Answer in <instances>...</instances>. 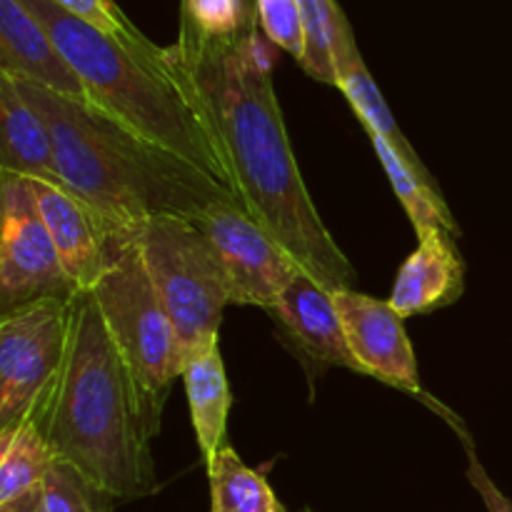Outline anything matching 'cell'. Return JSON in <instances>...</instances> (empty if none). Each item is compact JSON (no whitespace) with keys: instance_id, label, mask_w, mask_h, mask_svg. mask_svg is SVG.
Here are the masks:
<instances>
[{"instance_id":"cell-1","label":"cell","mask_w":512,"mask_h":512,"mask_svg":"<svg viewBox=\"0 0 512 512\" xmlns=\"http://www.w3.org/2000/svg\"><path fill=\"white\" fill-rule=\"evenodd\" d=\"M163 53L213 138L245 213L315 283L330 293L355 288L358 273L325 228L295 160L260 30L205 38L180 28Z\"/></svg>"},{"instance_id":"cell-2","label":"cell","mask_w":512,"mask_h":512,"mask_svg":"<svg viewBox=\"0 0 512 512\" xmlns=\"http://www.w3.org/2000/svg\"><path fill=\"white\" fill-rule=\"evenodd\" d=\"M28 418L55 458L118 503L158 493L153 438L160 433L163 410L145 398L90 290L75 293L68 353Z\"/></svg>"},{"instance_id":"cell-3","label":"cell","mask_w":512,"mask_h":512,"mask_svg":"<svg viewBox=\"0 0 512 512\" xmlns=\"http://www.w3.org/2000/svg\"><path fill=\"white\" fill-rule=\"evenodd\" d=\"M15 83L48 123L63 185L105 223L133 228L163 215L195 220L210 205L238 200L203 168L130 133L88 103L28 80Z\"/></svg>"},{"instance_id":"cell-4","label":"cell","mask_w":512,"mask_h":512,"mask_svg":"<svg viewBox=\"0 0 512 512\" xmlns=\"http://www.w3.org/2000/svg\"><path fill=\"white\" fill-rule=\"evenodd\" d=\"M45 25L70 68L83 80L88 105L130 133L170 150L228 185L223 160L198 110L153 40H120L60 8L55 0H23Z\"/></svg>"},{"instance_id":"cell-5","label":"cell","mask_w":512,"mask_h":512,"mask_svg":"<svg viewBox=\"0 0 512 512\" xmlns=\"http://www.w3.org/2000/svg\"><path fill=\"white\" fill-rule=\"evenodd\" d=\"M133 228L113 225L108 230L103 273L90 295L145 398L163 410L170 388L183 373L185 358L173 323L155 293Z\"/></svg>"},{"instance_id":"cell-6","label":"cell","mask_w":512,"mask_h":512,"mask_svg":"<svg viewBox=\"0 0 512 512\" xmlns=\"http://www.w3.org/2000/svg\"><path fill=\"white\" fill-rule=\"evenodd\" d=\"M135 240L160 303L173 323L183 358L215 343L230 303L228 278L200 225L163 215L135 225Z\"/></svg>"},{"instance_id":"cell-7","label":"cell","mask_w":512,"mask_h":512,"mask_svg":"<svg viewBox=\"0 0 512 512\" xmlns=\"http://www.w3.org/2000/svg\"><path fill=\"white\" fill-rule=\"evenodd\" d=\"M75 295L0 313V428L20 423L48 393L70 343Z\"/></svg>"},{"instance_id":"cell-8","label":"cell","mask_w":512,"mask_h":512,"mask_svg":"<svg viewBox=\"0 0 512 512\" xmlns=\"http://www.w3.org/2000/svg\"><path fill=\"white\" fill-rule=\"evenodd\" d=\"M50 295H75L30 180L0 173V313Z\"/></svg>"},{"instance_id":"cell-9","label":"cell","mask_w":512,"mask_h":512,"mask_svg":"<svg viewBox=\"0 0 512 512\" xmlns=\"http://www.w3.org/2000/svg\"><path fill=\"white\" fill-rule=\"evenodd\" d=\"M195 223L208 235L223 265L233 305H255L270 313L290 280L303 270L238 200L210 205Z\"/></svg>"},{"instance_id":"cell-10","label":"cell","mask_w":512,"mask_h":512,"mask_svg":"<svg viewBox=\"0 0 512 512\" xmlns=\"http://www.w3.org/2000/svg\"><path fill=\"white\" fill-rule=\"evenodd\" d=\"M333 300L338 305L340 320H343L345 338H348L350 350L363 368L365 378H375L423 400L428 408L443 415L453 430L463 425L458 415L450 413L443 403L425 393L418 375L413 343H410L408 330H405V320L395 313L390 300L373 298V295L360 293L355 288L335 290Z\"/></svg>"},{"instance_id":"cell-11","label":"cell","mask_w":512,"mask_h":512,"mask_svg":"<svg viewBox=\"0 0 512 512\" xmlns=\"http://www.w3.org/2000/svg\"><path fill=\"white\" fill-rule=\"evenodd\" d=\"M30 185L70 285L75 293L93 290L95 280L103 273L105 240L113 225L105 223L83 198H78L63 183L30 180Z\"/></svg>"},{"instance_id":"cell-12","label":"cell","mask_w":512,"mask_h":512,"mask_svg":"<svg viewBox=\"0 0 512 512\" xmlns=\"http://www.w3.org/2000/svg\"><path fill=\"white\" fill-rule=\"evenodd\" d=\"M0 73L88 103L83 80L23 0H0Z\"/></svg>"},{"instance_id":"cell-13","label":"cell","mask_w":512,"mask_h":512,"mask_svg":"<svg viewBox=\"0 0 512 512\" xmlns=\"http://www.w3.org/2000/svg\"><path fill=\"white\" fill-rule=\"evenodd\" d=\"M270 313L308 360L323 365V368H345L365 375L350 350L348 338H345L343 320H340L333 293L315 283L308 273L300 270L290 280L278 305Z\"/></svg>"},{"instance_id":"cell-14","label":"cell","mask_w":512,"mask_h":512,"mask_svg":"<svg viewBox=\"0 0 512 512\" xmlns=\"http://www.w3.org/2000/svg\"><path fill=\"white\" fill-rule=\"evenodd\" d=\"M455 240L448 230L418 235V248L400 265L388 298L400 318L435 313L463 298L465 260Z\"/></svg>"},{"instance_id":"cell-15","label":"cell","mask_w":512,"mask_h":512,"mask_svg":"<svg viewBox=\"0 0 512 512\" xmlns=\"http://www.w3.org/2000/svg\"><path fill=\"white\" fill-rule=\"evenodd\" d=\"M0 173L63 183L48 123L5 73H0Z\"/></svg>"},{"instance_id":"cell-16","label":"cell","mask_w":512,"mask_h":512,"mask_svg":"<svg viewBox=\"0 0 512 512\" xmlns=\"http://www.w3.org/2000/svg\"><path fill=\"white\" fill-rule=\"evenodd\" d=\"M333 60H335V88L348 98L350 108L355 110V115L360 118L363 128L368 130V133L383 135L393 148L400 150V155L413 165V170L425 180V183H430L435 190H440L438 180L430 175V170L425 168L420 155L415 153L413 145L408 143V138H405V133L400 130V125L395 123L393 113H390L378 83H375L368 65H365L363 55H360L358 43H355V33L348 23V15H343V20H340ZM440 193H443V190H440Z\"/></svg>"},{"instance_id":"cell-17","label":"cell","mask_w":512,"mask_h":512,"mask_svg":"<svg viewBox=\"0 0 512 512\" xmlns=\"http://www.w3.org/2000/svg\"><path fill=\"white\" fill-rule=\"evenodd\" d=\"M180 378L188 395L195 440L203 458L210 460L223 445H228L225 435H228V415L233 408V393H230L225 360L220 353V340L188 355Z\"/></svg>"},{"instance_id":"cell-18","label":"cell","mask_w":512,"mask_h":512,"mask_svg":"<svg viewBox=\"0 0 512 512\" xmlns=\"http://www.w3.org/2000/svg\"><path fill=\"white\" fill-rule=\"evenodd\" d=\"M370 143H373L375 155L380 158L385 175H388L390 185H393L395 195L403 203L405 213H408L410 223H413L415 233L423 235L428 230H448L450 235L460 238V228L455 223L453 213H450L448 203H445L443 193L435 190L433 185L425 183L413 165L400 155L398 148L388 143L383 135L368 133Z\"/></svg>"},{"instance_id":"cell-19","label":"cell","mask_w":512,"mask_h":512,"mask_svg":"<svg viewBox=\"0 0 512 512\" xmlns=\"http://www.w3.org/2000/svg\"><path fill=\"white\" fill-rule=\"evenodd\" d=\"M55 453L30 418L0 428V505H8L43 485Z\"/></svg>"},{"instance_id":"cell-20","label":"cell","mask_w":512,"mask_h":512,"mask_svg":"<svg viewBox=\"0 0 512 512\" xmlns=\"http://www.w3.org/2000/svg\"><path fill=\"white\" fill-rule=\"evenodd\" d=\"M208 465L210 512H288L268 478L243 463L230 445H223Z\"/></svg>"},{"instance_id":"cell-21","label":"cell","mask_w":512,"mask_h":512,"mask_svg":"<svg viewBox=\"0 0 512 512\" xmlns=\"http://www.w3.org/2000/svg\"><path fill=\"white\" fill-rule=\"evenodd\" d=\"M305 28V55L300 68L313 80L335 88V38L345 10L335 0H298Z\"/></svg>"},{"instance_id":"cell-22","label":"cell","mask_w":512,"mask_h":512,"mask_svg":"<svg viewBox=\"0 0 512 512\" xmlns=\"http://www.w3.org/2000/svg\"><path fill=\"white\" fill-rule=\"evenodd\" d=\"M43 498L48 512H115L118 503L65 460H55L45 475Z\"/></svg>"},{"instance_id":"cell-23","label":"cell","mask_w":512,"mask_h":512,"mask_svg":"<svg viewBox=\"0 0 512 512\" xmlns=\"http://www.w3.org/2000/svg\"><path fill=\"white\" fill-rule=\"evenodd\" d=\"M180 28H188L205 38H235V35L255 33L245 18L240 0H183Z\"/></svg>"},{"instance_id":"cell-24","label":"cell","mask_w":512,"mask_h":512,"mask_svg":"<svg viewBox=\"0 0 512 512\" xmlns=\"http://www.w3.org/2000/svg\"><path fill=\"white\" fill-rule=\"evenodd\" d=\"M258 30L300 65L305 55V28L298 0H258Z\"/></svg>"},{"instance_id":"cell-25","label":"cell","mask_w":512,"mask_h":512,"mask_svg":"<svg viewBox=\"0 0 512 512\" xmlns=\"http://www.w3.org/2000/svg\"><path fill=\"white\" fill-rule=\"evenodd\" d=\"M60 8H65L68 13L78 15L85 23L95 25L103 33L113 35L120 40H140L145 38L140 33V28H135L133 20L113 3V0H55Z\"/></svg>"},{"instance_id":"cell-26","label":"cell","mask_w":512,"mask_h":512,"mask_svg":"<svg viewBox=\"0 0 512 512\" xmlns=\"http://www.w3.org/2000/svg\"><path fill=\"white\" fill-rule=\"evenodd\" d=\"M455 433H458L460 440H463L465 455H468V470H465L468 483L473 485V490L478 493V498L483 500L485 508H488V512H512V500L498 488V485H495V480L490 478L485 465L480 463V455L478 450H475V443L470 440V433L465 430V425L455 428Z\"/></svg>"},{"instance_id":"cell-27","label":"cell","mask_w":512,"mask_h":512,"mask_svg":"<svg viewBox=\"0 0 512 512\" xmlns=\"http://www.w3.org/2000/svg\"><path fill=\"white\" fill-rule=\"evenodd\" d=\"M0 512H48L45 510V498H43V485L33 493L23 495V498L13 500L8 505H0Z\"/></svg>"},{"instance_id":"cell-28","label":"cell","mask_w":512,"mask_h":512,"mask_svg":"<svg viewBox=\"0 0 512 512\" xmlns=\"http://www.w3.org/2000/svg\"><path fill=\"white\" fill-rule=\"evenodd\" d=\"M240 3H243L245 18H248V23L253 25L255 30H258V0H240Z\"/></svg>"},{"instance_id":"cell-29","label":"cell","mask_w":512,"mask_h":512,"mask_svg":"<svg viewBox=\"0 0 512 512\" xmlns=\"http://www.w3.org/2000/svg\"><path fill=\"white\" fill-rule=\"evenodd\" d=\"M300 512H315V510H313V508H303Z\"/></svg>"}]
</instances>
